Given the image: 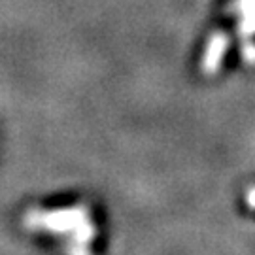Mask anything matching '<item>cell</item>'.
<instances>
[{"label": "cell", "mask_w": 255, "mask_h": 255, "mask_svg": "<svg viewBox=\"0 0 255 255\" xmlns=\"http://www.w3.org/2000/svg\"><path fill=\"white\" fill-rule=\"evenodd\" d=\"M229 47V38L223 32H216L206 44L204 55H202V70L206 74H216L218 68L223 63V57L227 53Z\"/></svg>", "instance_id": "6da1fadb"}, {"label": "cell", "mask_w": 255, "mask_h": 255, "mask_svg": "<svg viewBox=\"0 0 255 255\" xmlns=\"http://www.w3.org/2000/svg\"><path fill=\"white\" fill-rule=\"evenodd\" d=\"M240 9H242L240 28L246 36H252V34H255V0H242Z\"/></svg>", "instance_id": "7a4b0ae2"}]
</instances>
